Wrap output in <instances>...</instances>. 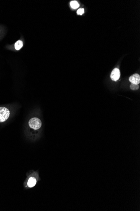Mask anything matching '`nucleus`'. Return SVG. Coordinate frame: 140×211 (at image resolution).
<instances>
[{"mask_svg": "<svg viewBox=\"0 0 140 211\" xmlns=\"http://www.w3.org/2000/svg\"><path fill=\"white\" fill-rule=\"evenodd\" d=\"M10 112L9 108L6 107H0V123L6 121L10 116Z\"/></svg>", "mask_w": 140, "mask_h": 211, "instance_id": "f257e3e1", "label": "nucleus"}, {"mask_svg": "<svg viewBox=\"0 0 140 211\" xmlns=\"http://www.w3.org/2000/svg\"><path fill=\"white\" fill-rule=\"evenodd\" d=\"M29 126L30 128L34 130H38L41 127L42 123L40 119L33 117L29 120Z\"/></svg>", "mask_w": 140, "mask_h": 211, "instance_id": "f03ea898", "label": "nucleus"}, {"mask_svg": "<svg viewBox=\"0 0 140 211\" xmlns=\"http://www.w3.org/2000/svg\"><path fill=\"white\" fill-rule=\"evenodd\" d=\"M120 72L119 69L118 68H114L112 71L111 75H110L111 79L112 81H118L120 78Z\"/></svg>", "mask_w": 140, "mask_h": 211, "instance_id": "7ed1b4c3", "label": "nucleus"}, {"mask_svg": "<svg viewBox=\"0 0 140 211\" xmlns=\"http://www.w3.org/2000/svg\"><path fill=\"white\" fill-rule=\"evenodd\" d=\"M129 81L132 84L138 85L140 82V75L137 73L132 75L129 78Z\"/></svg>", "mask_w": 140, "mask_h": 211, "instance_id": "20e7f679", "label": "nucleus"}, {"mask_svg": "<svg viewBox=\"0 0 140 211\" xmlns=\"http://www.w3.org/2000/svg\"><path fill=\"white\" fill-rule=\"evenodd\" d=\"M36 180L34 177H30L27 182V185L30 188H32L36 184Z\"/></svg>", "mask_w": 140, "mask_h": 211, "instance_id": "39448f33", "label": "nucleus"}, {"mask_svg": "<svg viewBox=\"0 0 140 211\" xmlns=\"http://www.w3.org/2000/svg\"><path fill=\"white\" fill-rule=\"evenodd\" d=\"M23 46V42L22 40H17L14 44L15 48L16 50L20 49Z\"/></svg>", "mask_w": 140, "mask_h": 211, "instance_id": "423d86ee", "label": "nucleus"}, {"mask_svg": "<svg viewBox=\"0 0 140 211\" xmlns=\"http://www.w3.org/2000/svg\"><path fill=\"white\" fill-rule=\"evenodd\" d=\"M70 7L73 9H76L79 7V4L78 2L76 1H73L70 3Z\"/></svg>", "mask_w": 140, "mask_h": 211, "instance_id": "0eeeda50", "label": "nucleus"}, {"mask_svg": "<svg viewBox=\"0 0 140 211\" xmlns=\"http://www.w3.org/2000/svg\"><path fill=\"white\" fill-rule=\"evenodd\" d=\"M139 86L138 85H136V84H134L132 83H131V85L130 86V89L132 90H137L139 89Z\"/></svg>", "mask_w": 140, "mask_h": 211, "instance_id": "6e6552de", "label": "nucleus"}, {"mask_svg": "<svg viewBox=\"0 0 140 211\" xmlns=\"http://www.w3.org/2000/svg\"><path fill=\"white\" fill-rule=\"evenodd\" d=\"M84 12V9H80L77 11V13L78 15H83V14Z\"/></svg>", "mask_w": 140, "mask_h": 211, "instance_id": "1a4fd4ad", "label": "nucleus"}]
</instances>
